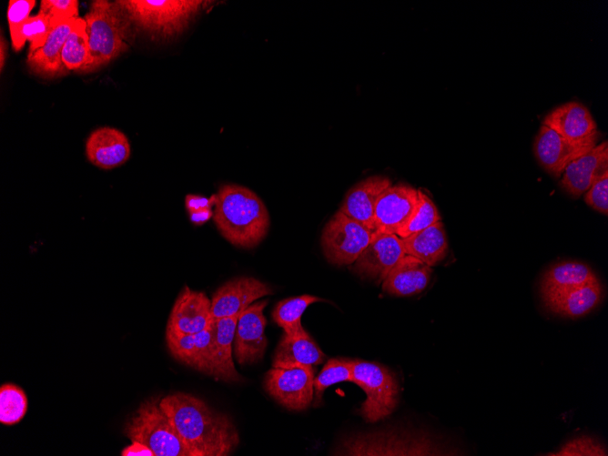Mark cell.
<instances>
[{
    "label": "cell",
    "mask_w": 608,
    "mask_h": 456,
    "mask_svg": "<svg viewBox=\"0 0 608 456\" xmlns=\"http://www.w3.org/2000/svg\"><path fill=\"white\" fill-rule=\"evenodd\" d=\"M608 171V143L603 141L572 161L562 175L561 186L579 197Z\"/></svg>",
    "instance_id": "d6986e66"
},
{
    "label": "cell",
    "mask_w": 608,
    "mask_h": 456,
    "mask_svg": "<svg viewBox=\"0 0 608 456\" xmlns=\"http://www.w3.org/2000/svg\"><path fill=\"white\" fill-rule=\"evenodd\" d=\"M129 20L138 28L159 38L180 34L209 1L203 0H117Z\"/></svg>",
    "instance_id": "277c9868"
},
{
    "label": "cell",
    "mask_w": 608,
    "mask_h": 456,
    "mask_svg": "<svg viewBox=\"0 0 608 456\" xmlns=\"http://www.w3.org/2000/svg\"><path fill=\"white\" fill-rule=\"evenodd\" d=\"M324 299L313 295H300L280 300L272 311L273 320L283 329L286 334H295L305 330L301 325V317L306 309Z\"/></svg>",
    "instance_id": "83f0119b"
},
{
    "label": "cell",
    "mask_w": 608,
    "mask_h": 456,
    "mask_svg": "<svg viewBox=\"0 0 608 456\" xmlns=\"http://www.w3.org/2000/svg\"><path fill=\"white\" fill-rule=\"evenodd\" d=\"M351 382L366 393L360 412L368 422L378 421L392 413L399 400V383L394 374L376 362L353 360Z\"/></svg>",
    "instance_id": "8992f818"
},
{
    "label": "cell",
    "mask_w": 608,
    "mask_h": 456,
    "mask_svg": "<svg viewBox=\"0 0 608 456\" xmlns=\"http://www.w3.org/2000/svg\"><path fill=\"white\" fill-rule=\"evenodd\" d=\"M404 255L400 237L374 231L370 241L352 264V269L360 277L380 283Z\"/></svg>",
    "instance_id": "8fae6325"
},
{
    "label": "cell",
    "mask_w": 608,
    "mask_h": 456,
    "mask_svg": "<svg viewBox=\"0 0 608 456\" xmlns=\"http://www.w3.org/2000/svg\"><path fill=\"white\" fill-rule=\"evenodd\" d=\"M160 400V396H152L141 402L125 423V435L131 441L147 445L155 456H192L161 409Z\"/></svg>",
    "instance_id": "5b68a950"
},
{
    "label": "cell",
    "mask_w": 608,
    "mask_h": 456,
    "mask_svg": "<svg viewBox=\"0 0 608 456\" xmlns=\"http://www.w3.org/2000/svg\"><path fill=\"white\" fill-rule=\"evenodd\" d=\"M419 202L418 190L390 185L380 196L374 212V231L396 234L408 223Z\"/></svg>",
    "instance_id": "4fadbf2b"
},
{
    "label": "cell",
    "mask_w": 608,
    "mask_h": 456,
    "mask_svg": "<svg viewBox=\"0 0 608 456\" xmlns=\"http://www.w3.org/2000/svg\"><path fill=\"white\" fill-rule=\"evenodd\" d=\"M6 41L4 39L3 35H1L0 39V69L1 71L4 68L5 62L6 59Z\"/></svg>",
    "instance_id": "60d3db41"
},
{
    "label": "cell",
    "mask_w": 608,
    "mask_h": 456,
    "mask_svg": "<svg viewBox=\"0 0 608 456\" xmlns=\"http://www.w3.org/2000/svg\"><path fill=\"white\" fill-rule=\"evenodd\" d=\"M608 171L602 175L585 192L584 201L598 212L608 214Z\"/></svg>",
    "instance_id": "d590c367"
},
{
    "label": "cell",
    "mask_w": 608,
    "mask_h": 456,
    "mask_svg": "<svg viewBox=\"0 0 608 456\" xmlns=\"http://www.w3.org/2000/svg\"><path fill=\"white\" fill-rule=\"evenodd\" d=\"M266 390L289 410L307 409L314 392V370L309 366H272L266 373Z\"/></svg>",
    "instance_id": "9c48e42d"
},
{
    "label": "cell",
    "mask_w": 608,
    "mask_h": 456,
    "mask_svg": "<svg viewBox=\"0 0 608 456\" xmlns=\"http://www.w3.org/2000/svg\"><path fill=\"white\" fill-rule=\"evenodd\" d=\"M401 243L406 255L430 267L442 260L448 252L447 237L441 221L402 238Z\"/></svg>",
    "instance_id": "484cf974"
},
{
    "label": "cell",
    "mask_w": 608,
    "mask_h": 456,
    "mask_svg": "<svg viewBox=\"0 0 608 456\" xmlns=\"http://www.w3.org/2000/svg\"><path fill=\"white\" fill-rule=\"evenodd\" d=\"M213 219L228 242L246 248L260 243L270 224L269 211L258 195L235 184L219 187Z\"/></svg>",
    "instance_id": "7a4b0ae2"
},
{
    "label": "cell",
    "mask_w": 608,
    "mask_h": 456,
    "mask_svg": "<svg viewBox=\"0 0 608 456\" xmlns=\"http://www.w3.org/2000/svg\"><path fill=\"white\" fill-rule=\"evenodd\" d=\"M429 436L422 437L407 431H383L360 434L347 439L341 449L342 455H444Z\"/></svg>",
    "instance_id": "52a82bcc"
},
{
    "label": "cell",
    "mask_w": 608,
    "mask_h": 456,
    "mask_svg": "<svg viewBox=\"0 0 608 456\" xmlns=\"http://www.w3.org/2000/svg\"><path fill=\"white\" fill-rule=\"evenodd\" d=\"M325 354L306 331L284 333L275 350L272 366H309L321 364Z\"/></svg>",
    "instance_id": "d4e9b609"
},
{
    "label": "cell",
    "mask_w": 608,
    "mask_h": 456,
    "mask_svg": "<svg viewBox=\"0 0 608 456\" xmlns=\"http://www.w3.org/2000/svg\"><path fill=\"white\" fill-rule=\"evenodd\" d=\"M214 212L211 208H203L197 211L189 212V219L195 225H202L212 218Z\"/></svg>",
    "instance_id": "ab89813d"
},
{
    "label": "cell",
    "mask_w": 608,
    "mask_h": 456,
    "mask_svg": "<svg viewBox=\"0 0 608 456\" xmlns=\"http://www.w3.org/2000/svg\"><path fill=\"white\" fill-rule=\"evenodd\" d=\"M239 315L215 320L213 352L210 375L227 382L242 380L232 360L231 345Z\"/></svg>",
    "instance_id": "603a6c76"
},
{
    "label": "cell",
    "mask_w": 608,
    "mask_h": 456,
    "mask_svg": "<svg viewBox=\"0 0 608 456\" xmlns=\"http://www.w3.org/2000/svg\"><path fill=\"white\" fill-rule=\"evenodd\" d=\"M542 125L557 132L573 145L593 148L600 133L588 108L571 101L553 108L547 114Z\"/></svg>",
    "instance_id": "30bf717a"
},
{
    "label": "cell",
    "mask_w": 608,
    "mask_h": 456,
    "mask_svg": "<svg viewBox=\"0 0 608 456\" xmlns=\"http://www.w3.org/2000/svg\"><path fill=\"white\" fill-rule=\"evenodd\" d=\"M590 149L572 144L544 125L540 127L533 144V151L541 166L556 177L562 175L572 161Z\"/></svg>",
    "instance_id": "ac0fdd59"
},
{
    "label": "cell",
    "mask_w": 608,
    "mask_h": 456,
    "mask_svg": "<svg viewBox=\"0 0 608 456\" xmlns=\"http://www.w3.org/2000/svg\"><path fill=\"white\" fill-rule=\"evenodd\" d=\"M52 28L49 17L39 10L37 15L29 16L11 37L14 49L21 50L28 40L30 42L28 54L35 52L45 45Z\"/></svg>",
    "instance_id": "f546056e"
},
{
    "label": "cell",
    "mask_w": 608,
    "mask_h": 456,
    "mask_svg": "<svg viewBox=\"0 0 608 456\" xmlns=\"http://www.w3.org/2000/svg\"><path fill=\"white\" fill-rule=\"evenodd\" d=\"M35 0H11L8 4L7 21L11 37L28 19L29 14L35 5Z\"/></svg>",
    "instance_id": "8d00e7d4"
},
{
    "label": "cell",
    "mask_w": 608,
    "mask_h": 456,
    "mask_svg": "<svg viewBox=\"0 0 608 456\" xmlns=\"http://www.w3.org/2000/svg\"><path fill=\"white\" fill-rule=\"evenodd\" d=\"M122 456H155L154 452L144 443L139 441H131V444L125 447L121 451Z\"/></svg>",
    "instance_id": "f35d334b"
},
{
    "label": "cell",
    "mask_w": 608,
    "mask_h": 456,
    "mask_svg": "<svg viewBox=\"0 0 608 456\" xmlns=\"http://www.w3.org/2000/svg\"><path fill=\"white\" fill-rule=\"evenodd\" d=\"M601 299L602 286L598 279L542 299L551 311L569 318H579L588 314Z\"/></svg>",
    "instance_id": "cb8c5ba5"
},
{
    "label": "cell",
    "mask_w": 608,
    "mask_h": 456,
    "mask_svg": "<svg viewBox=\"0 0 608 456\" xmlns=\"http://www.w3.org/2000/svg\"><path fill=\"white\" fill-rule=\"evenodd\" d=\"M431 272L420 259L404 255L383 279L382 290L397 297L415 295L427 287Z\"/></svg>",
    "instance_id": "7402d4cb"
},
{
    "label": "cell",
    "mask_w": 608,
    "mask_h": 456,
    "mask_svg": "<svg viewBox=\"0 0 608 456\" xmlns=\"http://www.w3.org/2000/svg\"><path fill=\"white\" fill-rule=\"evenodd\" d=\"M266 283L250 277H238L227 281L213 294L211 314L214 319L239 315L262 297L272 295Z\"/></svg>",
    "instance_id": "5bb4252c"
},
{
    "label": "cell",
    "mask_w": 608,
    "mask_h": 456,
    "mask_svg": "<svg viewBox=\"0 0 608 456\" xmlns=\"http://www.w3.org/2000/svg\"><path fill=\"white\" fill-rule=\"evenodd\" d=\"M62 62L67 70H80L88 61L89 44L86 32V21L78 17L68 35L63 50Z\"/></svg>",
    "instance_id": "f1b7e54d"
},
{
    "label": "cell",
    "mask_w": 608,
    "mask_h": 456,
    "mask_svg": "<svg viewBox=\"0 0 608 456\" xmlns=\"http://www.w3.org/2000/svg\"><path fill=\"white\" fill-rule=\"evenodd\" d=\"M268 302L263 299L252 303L239 314L234 337L235 356L239 364H253L263 358L268 345L263 310Z\"/></svg>",
    "instance_id": "7c38bea8"
},
{
    "label": "cell",
    "mask_w": 608,
    "mask_h": 456,
    "mask_svg": "<svg viewBox=\"0 0 608 456\" xmlns=\"http://www.w3.org/2000/svg\"><path fill=\"white\" fill-rule=\"evenodd\" d=\"M215 203L216 194L210 198L188 194L185 198V206L188 213L203 208H211L212 206H215Z\"/></svg>",
    "instance_id": "74e56055"
},
{
    "label": "cell",
    "mask_w": 608,
    "mask_h": 456,
    "mask_svg": "<svg viewBox=\"0 0 608 456\" xmlns=\"http://www.w3.org/2000/svg\"><path fill=\"white\" fill-rule=\"evenodd\" d=\"M77 18L66 19L53 26L45 45L28 54L30 70L40 76L54 77L65 75L67 69L62 62V50Z\"/></svg>",
    "instance_id": "44dd1931"
},
{
    "label": "cell",
    "mask_w": 608,
    "mask_h": 456,
    "mask_svg": "<svg viewBox=\"0 0 608 456\" xmlns=\"http://www.w3.org/2000/svg\"><path fill=\"white\" fill-rule=\"evenodd\" d=\"M390 185L391 181L387 177H368L348 190L339 210L374 231L377 201Z\"/></svg>",
    "instance_id": "ffe728a7"
},
{
    "label": "cell",
    "mask_w": 608,
    "mask_h": 456,
    "mask_svg": "<svg viewBox=\"0 0 608 456\" xmlns=\"http://www.w3.org/2000/svg\"><path fill=\"white\" fill-rule=\"evenodd\" d=\"M215 320L202 331L191 334L166 331L171 355L178 361L210 375Z\"/></svg>",
    "instance_id": "2e32d148"
},
{
    "label": "cell",
    "mask_w": 608,
    "mask_h": 456,
    "mask_svg": "<svg viewBox=\"0 0 608 456\" xmlns=\"http://www.w3.org/2000/svg\"><path fill=\"white\" fill-rule=\"evenodd\" d=\"M27 410V397L15 384L5 383L0 387V422L13 425L19 422Z\"/></svg>",
    "instance_id": "1f68e13d"
},
{
    "label": "cell",
    "mask_w": 608,
    "mask_h": 456,
    "mask_svg": "<svg viewBox=\"0 0 608 456\" xmlns=\"http://www.w3.org/2000/svg\"><path fill=\"white\" fill-rule=\"evenodd\" d=\"M40 11L49 17L52 27L63 20L79 17L77 0H42Z\"/></svg>",
    "instance_id": "e575fe53"
},
{
    "label": "cell",
    "mask_w": 608,
    "mask_h": 456,
    "mask_svg": "<svg viewBox=\"0 0 608 456\" xmlns=\"http://www.w3.org/2000/svg\"><path fill=\"white\" fill-rule=\"evenodd\" d=\"M131 154L127 137L119 129L102 127L95 129L86 141L88 161L101 169H113L125 164Z\"/></svg>",
    "instance_id": "e0dca14e"
},
{
    "label": "cell",
    "mask_w": 608,
    "mask_h": 456,
    "mask_svg": "<svg viewBox=\"0 0 608 456\" xmlns=\"http://www.w3.org/2000/svg\"><path fill=\"white\" fill-rule=\"evenodd\" d=\"M418 197L419 202L413 215L397 233V236L401 238L441 220L438 208L431 198L421 189H418Z\"/></svg>",
    "instance_id": "d6a6232c"
},
{
    "label": "cell",
    "mask_w": 608,
    "mask_h": 456,
    "mask_svg": "<svg viewBox=\"0 0 608 456\" xmlns=\"http://www.w3.org/2000/svg\"><path fill=\"white\" fill-rule=\"evenodd\" d=\"M591 268L582 262L564 261L551 267L541 280L542 298L597 280Z\"/></svg>",
    "instance_id": "4316f807"
},
{
    "label": "cell",
    "mask_w": 608,
    "mask_h": 456,
    "mask_svg": "<svg viewBox=\"0 0 608 456\" xmlns=\"http://www.w3.org/2000/svg\"><path fill=\"white\" fill-rule=\"evenodd\" d=\"M159 405L192 456H228L239 443L231 419L201 399L185 392L161 398Z\"/></svg>",
    "instance_id": "6da1fadb"
},
{
    "label": "cell",
    "mask_w": 608,
    "mask_h": 456,
    "mask_svg": "<svg viewBox=\"0 0 608 456\" xmlns=\"http://www.w3.org/2000/svg\"><path fill=\"white\" fill-rule=\"evenodd\" d=\"M213 321L211 299L204 292L186 286L175 300L166 331L197 333L208 328Z\"/></svg>",
    "instance_id": "9a60e30c"
},
{
    "label": "cell",
    "mask_w": 608,
    "mask_h": 456,
    "mask_svg": "<svg viewBox=\"0 0 608 456\" xmlns=\"http://www.w3.org/2000/svg\"><path fill=\"white\" fill-rule=\"evenodd\" d=\"M552 456H606V448L596 439L580 436L567 441L556 451L548 453Z\"/></svg>",
    "instance_id": "836d02e7"
},
{
    "label": "cell",
    "mask_w": 608,
    "mask_h": 456,
    "mask_svg": "<svg viewBox=\"0 0 608 456\" xmlns=\"http://www.w3.org/2000/svg\"><path fill=\"white\" fill-rule=\"evenodd\" d=\"M374 231L338 210L321 233V248L333 265H352L367 247Z\"/></svg>",
    "instance_id": "ba28073f"
},
{
    "label": "cell",
    "mask_w": 608,
    "mask_h": 456,
    "mask_svg": "<svg viewBox=\"0 0 608 456\" xmlns=\"http://www.w3.org/2000/svg\"><path fill=\"white\" fill-rule=\"evenodd\" d=\"M352 364L353 360L336 358L326 362L319 374L314 378L315 407L320 404L323 392L329 386L352 380Z\"/></svg>",
    "instance_id": "4dcf8cb0"
},
{
    "label": "cell",
    "mask_w": 608,
    "mask_h": 456,
    "mask_svg": "<svg viewBox=\"0 0 608 456\" xmlns=\"http://www.w3.org/2000/svg\"><path fill=\"white\" fill-rule=\"evenodd\" d=\"M84 19L89 57L80 72H94L130 47L133 24L117 1H93Z\"/></svg>",
    "instance_id": "3957f363"
}]
</instances>
